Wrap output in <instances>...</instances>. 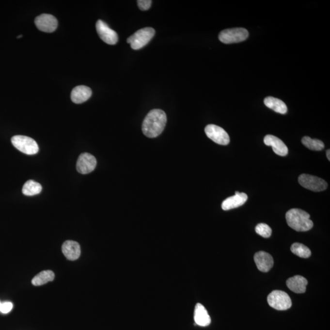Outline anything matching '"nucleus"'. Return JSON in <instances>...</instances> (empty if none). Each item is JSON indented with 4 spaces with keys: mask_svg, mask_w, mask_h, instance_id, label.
Instances as JSON below:
<instances>
[{
    "mask_svg": "<svg viewBox=\"0 0 330 330\" xmlns=\"http://www.w3.org/2000/svg\"><path fill=\"white\" fill-rule=\"evenodd\" d=\"M155 30L151 27L144 28L136 31L127 40V43L130 44L133 50H139L151 41L155 35Z\"/></svg>",
    "mask_w": 330,
    "mask_h": 330,
    "instance_id": "nucleus-3",
    "label": "nucleus"
},
{
    "mask_svg": "<svg viewBox=\"0 0 330 330\" xmlns=\"http://www.w3.org/2000/svg\"><path fill=\"white\" fill-rule=\"evenodd\" d=\"M194 319L196 324L201 327H207L211 323V319L204 306L198 303L195 306Z\"/></svg>",
    "mask_w": 330,
    "mask_h": 330,
    "instance_id": "nucleus-18",
    "label": "nucleus"
},
{
    "mask_svg": "<svg viewBox=\"0 0 330 330\" xmlns=\"http://www.w3.org/2000/svg\"><path fill=\"white\" fill-rule=\"evenodd\" d=\"M42 189L43 187L38 182L30 180L23 186L22 192L26 196H34L41 193Z\"/></svg>",
    "mask_w": 330,
    "mask_h": 330,
    "instance_id": "nucleus-21",
    "label": "nucleus"
},
{
    "mask_svg": "<svg viewBox=\"0 0 330 330\" xmlns=\"http://www.w3.org/2000/svg\"><path fill=\"white\" fill-rule=\"evenodd\" d=\"M62 251L67 259L70 261H76L80 256V246L78 242L75 241L67 240L63 243Z\"/></svg>",
    "mask_w": 330,
    "mask_h": 330,
    "instance_id": "nucleus-15",
    "label": "nucleus"
},
{
    "mask_svg": "<svg viewBox=\"0 0 330 330\" xmlns=\"http://www.w3.org/2000/svg\"><path fill=\"white\" fill-rule=\"evenodd\" d=\"M23 37L22 35H20V36H17V38H18H18H21V37Z\"/></svg>",
    "mask_w": 330,
    "mask_h": 330,
    "instance_id": "nucleus-28",
    "label": "nucleus"
},
{
    "mask_svg": "<svg viewBox=\"0 0 330 330\" xmlns=\"http://www.w3.org/2000/svg\"><path fill=\"white\" fill-rule=\"evenodd\" d=\"M299 182L304 188L313 191H324L328 187V184L324 179L310 174H301L299 177Z\"/></svg>",
    "mask_w": 330,
    "mask_h": 330,
    "instance_id": "nucleus-7",
    "label": "nucleus"
},
{
    "mask_svg": "<svg viewBox=\"0 0 330 330\" xmlns=\"http://www.w3.org/2000/svg\"><path fill=\"white\" fill-rule=\"evenodd\" d=\"M264 143L267 146L272 147L274 153L280 156H285L288 154V148L282 140L275 136L266 135L264 139Z\"/></svg>",
    "mask_w": 330,
    "mask_h": 330,
    "instance_id": "nucleus-13",
    "label": "nucleus"
},
{
    "mask_svg": "<svg viewBox=\"0 0 330 330\" xmlns=\"http://www.w3.org/2000/svg\"><path fill=\"white\" fill-rule=\"evenodd\" d=\"M55 278V274L51 270H45L35 276L32 280V284L36 286L46 284V283L52 282Z\"/></svg>",
    "mask_w": 330,
    "mask_h": 330,
    "instance_id": "nucleus-20",
    "label": "nucleus"
},
{
    "mask_svg": "<svg viewBox=\"0 0 330 330\" xmlns=\"http://www.w3.org/2000/svg\"><path fill=\"white\" fill-rule=\"evenodd\" d=\"M254 259L257 268L262 272H268L273 267L274 264L273 257L267 252H257L254 255Z\"/></svg>",
    "mask_w": 330,
    "mask_h": 330,
    "instance_id": "nucleus-12",
    "label": "nucleus"
},
{
    "mask_svg": "<svg viewBox=\"0 0 330 330\" xmlns=\"http://www.w3.org/2000/svg\"><path fill=\"white\" fill-rule=\"evenodd\" d=\"M249 36L247 30L243 28H236L224 30L220 32L219 40L221 43L226 44L238 43L245 41Z\"/></svg>",
    "mask_w": 330,
    "mask_h": 330,
    "instance_id": "nucleus-5",
    "label": "nucleus"
},
{
    "mask_svg": "<svg viewBox=\"0 0 330 330\" xmlns=\"http://www.w3.org/2000/svg\"><path fill=\"white\" fill-rule=\"evenodd\" d=\"M287 286L291 291L296 294L305 293L308 281L301 276L296 275L290 278L286 282Z\"/></svg>",
    "mask_w": 330,
    "mask_h": 330,
    "instance_id": "nucleus-17",
    "label": "nucleus"
},
{
    "mask_svg": "<svg viewBox=\"0 0 330 330\" xmlns=\"http://www.w3.org/2000/svg\"><path fill=\"white\" fill-rule=\"evenodd\" d=\"M151 0H139L137 1L138 6L141 11H147L151 8L152 4Z\"/></svg>",
    "mask_w": 330,
    "mask_h": 330,
    "instance_id": "nucleus-25",
    "label": "nucleus"
},
{
    "mask_svg": "<svg viewBox=\"0 0 330 330\" xmlns=\"http://www.w3.org/2000/svg\"><path fill=\"white\" fill-rule=\"evenodd\" d=\"M248 200V196L245 193L236 191L235 195L226 199L222 203V209L229 210L235 209L244 204Z\"/></svg>",
    "mask_w": 330,
    "mask_h": 330,
    "instance_id": "nucleus-14",
    "label": "nucleus"
},
{
    "mask_svg": "<svg viewBox=\"0 0 330 330\" xmlns=\"http://www.w3.org/2000/svg\"><path fill=\"white\" fill-rule=\"evenodd\" d=\"M285 219L288 225L296 231H308L314 226L310 214L299 209L289 210L285 214Z\"/></svg>",
    "mask_w": 330,
    "mask_h": 330,
    "instance_id": "nucleus-2",
    "label": "nucleus"
},
{
    "mask_svg": "<svg viewBox=\"0 0 330 330\" xmlns=\"http://www.w3.org/2000/svg\"><path fill=\"white\" fill-rule=\"evenodd\" d=\"M96 30L100 38L109 45H115L118 41V35L115 31L110 29L104 21L99 20L96 23Z\"/></svg>",
    "mask_w": 330,
    "mask_h": 330,
    "instance_id": "nucleus-9",
    "label": "nucleus"
},
{
    "mask_svg": "<svg viewBox=\"0 0 330 330\" xmlns=\"http://www.w3.org/2000/svg\"><path fill=\"white\" fill-rule=\"evenodd\" d=\"M257 235H259L264 238H269L271 235V229L270 226L265 223H259L257 224L255 228Z\"/></svg>",
    "mask_w": 330,
    "mask_h": 330,
    "instance_id": "nucleus-24",
    "label": "nucleus"
},
{
    "mask_svg": "<svg viewBox=\"0 0 330 330\" xmlns=\"http://www.w3.org/2000/svg\"><path fill=\"white\" fill-rule=\"evenodd\" d=\"M167 117L160 109L151 110L142 123V130L147 137L156 138L163 132L167 124Z\"/></svg>",
    "mask_w": 330,
    "mask_h": 330,
    "instance_id": "nucleus-1",
    "label": "nucleus"
},
{
    "mask_svg": "<svg viewBox=\"0 0 330 330\" xmlns=\"http://www.w3.org/2000/svg\"><path fill=\"white\" fill-rule=\"evenodd\" d=\"M35 24L40 31L52 32L57 29L58 20L52 15L44 14L36 18Z\"/></svg>",
    "mask_w": 330,
    "mask_h": 330,
    "instance_id": "nucleus-11",
    "label": "nucleus"
},
{
    "mask_svg": "<svg viewBox=\"0 0 330 330\" xmlns=\"http://www.w3.org/2000/svg\"><path fill=\"white\" fill-rule=\"evenodd\" d=\"M330 149H328L327 151V157L330 161Z\"/></svg>",
    "mask_w": 330,
    "mask_h": 330,
    "instance_id": "nucleus-27",
    "label": "nucleus"
},
{
    "mask_svg": "<svg viewBox=\"0 0 330 330\" xmlns=\"http://www.w3.org/2000/svg\"><path fill=\"white\" fill-rule=\"evenodd\" d=\"M92 95V90L88 86H77L71 93V100L75 104H79L87 101Z\"/></svg>",
    "mask_w": 330,
    "mask_h": 330,
    "instance_id": "nucleus-16",
    "label": "nucleus"
},
{
    "mask_svg": "<svg viewBox=\"0 0 330 330\" xmlns=\"http://www.w3.org/2000/svg\"><path fill=\"white\" fill-rule=\"evenodd\" d=\"M264 104L277 113L284 114L287 112V108L285 103L282 100L273 97H267L264 99Z\"/></svg>",
    "mask_w": 330,
    "mask_h": 330,
    "instance_id": "nucleus-19",
    "label": "nucleus"
},
{
    "mask_svg": "<svg viewBox=\"0 0 330 330\" xmlns=\"http://www.w3.org/2000/svg\"><path fill=\"white\" fill-rule=\"evenodd\" d=\"M16 149L27 155H34L39 152L38 144L34 140L23 135H16L11 139Z\"/></svg>",
    "mask_w": 330,
    "mask_h": 330,
    "instance_id": "nucleus-4",
    "label": "nucleus"
},
{
    "mask_svg": "<svg viewBox=\"0 0 330 330\" xmlns=\"http://www.w3.org/2000/svg\"><path fill=\"white\" fill-rule=\"evenodd\" d=\"M302 144L312 151H322L324 149V143L318 139H312L309 137H303L301 140Z\"/></svg>",
    "mask_w": 330,
    "mask_h": 330,
    "instance_id": "nucleus-22",
    "label": "nucleus"
},
{
    "mask_svg": "<svg viewBox=\"0 0 330 330\" xmlns=\"http://www.w3.org/2000/svg\"><path fill=\"white\" fill-rule=\"evenodd\" d=\"M205 133L207 137L217 144L228 145L230 142V138L228 133L223 128L214 125L206 126Z\"/></svg>",
    "mask_w": 330,
    "mask_h": 330,
    "instance_id": "nucleus-8",
    "label": "nucleus"
},
{
    "mask_svg": "<svg viewBox=\"0 0 330 330\" xmlns=\"http://www.w3.org/2000/svg\"><path fill=\"white\" fill-rule=\"evenodd\" d=\"M291 250L294 254L301 258H308L311 255L310 250L305 245L299 243H295L292 244Z\"/></svg>",
    "mask_w": 330,
    "mask_h": 330,
    "instance_id": "nucleus-23",
    "label": "nucleus"
},
{
    "mask_svg": "<svg viewBox=\"0 0 330 330\" xmlns=\"http://www.w3.org/2000/svg\"><path fill=\"white\" fill-rule=\"evenodd\" d=\"M97 165L94 156L89 153H83L79 156L77 162V170L82 174H87L93 172Z\"/></svg>",
    "mask_w": 330,
    "mask_h": 330,
    "instance_id": "nucleus-10",
    "label": "nucleus"
},
{
    "mask_svg": "<svg viewBox=\"0 0 330 330\" xmlns=\"http://www.w3.org/2000/svg\"><path fill=\"white\" fill-rule=\"evenodd\" d=\"M13 304L11 302L6 301L4 303H1V310H0V312L3 314H7L10 312V311L13 310Z\"/></svg>",
    "mask_w": 330,
    "mask_h": 330,
    "instance_id": "nucleus-26",
    "label": "nucleus"
},
{
    "mask_svg": "<svg viewBox=\"0 0 330 330\" xmlns=\"http://www.w3.org/2000/svg\"><path fill=\"white\" fill-rule=\"evenodd\" d=\"M267 301L271 308L279 311L289 310L292 306V300L289 295L282 291H273L268 295Z\"/></svg>",
    "mask_w": 330,
    "mask_h": 330,
    "instance_id": "nucleus-6",
    "label": "nucleus"
},
{
    "mask_svg": "<svg viewBox=\"0 0 330 330\" xmlns=\"http://www.w3.org/2000/svg\"><path fill=\"white\" fill-rule=\"evenodd\" d=\"M1 302L0 301V310H1Z\"/></svg>",
    "mask_w": 330,
    "mask_h": 330,
    "instance_id": "nucleus-29",
    "label": "nucleus"
}]
</instances>
